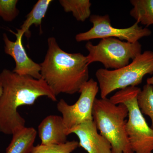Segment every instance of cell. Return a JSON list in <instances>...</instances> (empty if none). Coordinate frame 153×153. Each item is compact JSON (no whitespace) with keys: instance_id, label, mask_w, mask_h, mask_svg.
<instances>
[{"instance_id":"5b68a950","label":"cell","mask_w":153,"mask_h":153,"mask_svg":"<svg viewBox=\"0 0 153 153\" xmlns=\"http://www.w3.org/2000/svg\"><path fill=\"white\" fill-rule=\"evenodd\" d=\"M153 74V51H145L131 63L122 68L114 70L100 68L95 76L101 98H107L111 92L140 84L144 76Z\"/></svg>"},{"instance_id":"7c38bea8","label":"cell","mask_w":153,"mask_h":153,"mask_svg":"<svg viewBox=\"0 0 153 153\" xmlns=\"http://www.w3.org/2000/svg\"><path fill=\"white\" fill-rule=\"evenodd\" d=\"M37 132L33 127H25L12 134V140L6 149V153H31Z\"/></svg>"},{"instance_id":"ba28073f","label":"cell","mask_w":153,"mask_h":153,"mask_svg":"<svg viewBox=\"0 0 153 153\" xmlns=\"http://www.w3.org/2000/svg\"><path fill=\"white\" fill-rule=\"evenodd\" d=\"M99 90L98 82L91 78L81 88L79 99L74 104L69 105L63 99L57 102V109L62 114L67 129L93 120L92 111Z\"/></svg>"},{"instance_id":"ac0fdd59","label":"cell","mask_w":153,"mask_h":153,"mask_svg":"<svg viewBox=\"0 0 153 153\" xmlns=\"http://www.w3.org/2000/svg\"><path fill=\"white\" fill-rule=\"evenodd\" d=\"M18 0H0V18L4 21L11 22L19 13L16 6Z\"/></svg>"},{"instance_id":"ffe728a7","label":"cell","mask_w":153,"mask_h":153,"mask_svg":"<svg viewBox=\"0 0 153 153\" xmlns=\"http://www.w3.org/2000/svg\"><path fill=\"white\" fill-rule=\"evenodd\" d=\"M147 83L149 85H153V76L152 77L148 78L147 79L146 81Z\"/></svg>"},{"instance_id":"5bb4252c","label":"cell","mask_w":153,"mask_h":153,"mask_svg":"<svg viewBox=\"0 0 153 153\" xmlns=\"http://www.w3.org/2000/svg\"><path fill=\"white\" fill-rule=\"evenodd\" d=\"M132 9L130 15L146 27L153 25V0H131Z\"/></svg>"},{"instance_id":"9c48e42d","label":"cell","mask_w":153,"mask_h":153,"mask_svg":"<svg viewBox=\"0 0 153 153\" xmlns=\"http://www.w3.org/2000/svg\"><path fill=\"white\" fill-rule=\"evenodd\" d=\"M14 34L16 37L15 41H11L6 33L3 36L4 52L13 57L16 63L13 72L19 75L32 76L36 79H41V66L28 56L22 44L23 35L17 32Z\"/></svg>"},{"instance_id":"4fadbf2b","label":"cell","mask_w":153,"mask_h":153,"mask_svg":"<svg viewBox=\"0 0 153 153\" xmlns=\"http://www.w3.org/2000/svg\"><path fill=\"white\" fill-rule=\"evenodd\" d=\"M52 0H39L35 4L32 10L26 16V19L21 26L20 29H17V32L25 35L27 38L31 37L30 27L35 25L41 29V23L45 17Z\"/></svg>"},{"instance_id":"9a60e30c","label":"cell","mask_w":153,"mask_h":153,"mask_svg":"<svg viewBox=\"0 0 153 153\" xmlns=\"http://www.w3.org/2000/svg\"><path fill=\"white\" fill-rule=\"evenodd\" d=\"M66 13H71L77 21L85 22L91 16V3L89 0H60Z\"/></svg>"},{"instance_id":"2e32d148","label":"cell","mask_w":153,"mask_h":153,"mask_svg":"<svg viewBox=\"0 0 153 153\" xmlns=\"http://www.w3.org/2000/svg\"><path fill=\"white\" fill-rule=\"evenodd\" d=\"M138 105L142 113L147 115L152 121L153 129V86L147 83L141 90L137 98Z\"/></svg>"},{"instance_id":"e0dca14e","label":"cell","mask_w":153,"mask_h":153,"mask_svg":"<svg viewBox=\"0 0 153 153\" xmlns=\"http://www.w3.org/2000/svg\"><path fill=\"white\" fill-rule=\"evenodd\" d=\"M79 146L76 141H67L60 145H38L34 146L31 153H71Z\"/></svg>"},{"instance_id":"8992f818","label":"cell","mask_w":153,"mask_h":153,"mask_svg":"<svg viewBox=\"0 0 153 153\" xmlns=\"http://www.w3.org/2000/svg\"><path fill=\"white\" fill-rule=\"evenodd\" d=\"M85 47L88 52L86 56L88 65L100 62L105 69L122 68L142 52V45L139 41L131 43L113 38L101 39L97 45L88 41Z\"/></svg>"},{"instance_id":"6da1fadb","label":"cell","mask_w":153,"mask_h":153,"mask_svg":"<svg viewBox=\"0 0 153 153\" xmlns=\"http://www.w3.org/2000/svg\"><path fill=\"white\" fill-rule=\"evenodd\" d=\"M3 91L0 100V132L12 135L25 127V120L18 112L23 105H31L41 97L57 101L55 93L44 79L21 75L7 69L0 74Z\"/></svg>"},{"instance_id":"52a82bcc","label":"cell","mask_w":153,"mask_h":153,"mask_svg":"<svg viewBox=\"0 0 153 153\" xmlns=\"http://www.w3.org/2000/svg\"><path fill=\"white\" fill-rule=\"evenodd\" d=\"M90 21L93 25L92 27L87 32L77 34L75 37L76 42L113 38L135 43L141 38L150 36L152 34L151 30L140 26L137 22L129 27L115 28L111 25L110 18L108 15H91Z\"/></svg>"},{"instance_id":"3957f363","label":"cell","mask_w":153,"mask_h":153,"mask_svg":"<svg viewBox=\"0 0 153 153\" xmlns=\"http://www.w3.org/2000/svg\"><path fill=\"white\" fill-rule=\"evenodd\" d=\"M93 121L111 147L112 153H134L126 131L128 110L123 104H115L107 98L96 99L92 111Z\"/></svg>"},{"instance_id":"277c9868","label":"cell","mask_w":153,"mask_h":153,"mask_svg":"<svg viewBox=\"0 0 153 153\" xmlns=\"http://www.w3.org/2000/svg\"><path fill=\"white\" fill-rule=\"evenodd\" d=\"M141 90L137 86L126 88L117 91L109 99L114 104L125 105L128 110L126 131L134 153H153V129L138 105L137 98Z\"/></svg>"},{"instance_id":"30bf717a","label":"cell","mask_w":153,"mask_h":153,"mask_svg":"<svg viewBox=\"0 0 153 153\" xmlns=\"http://www.w3.org/2000/svg\"><path fill=\"white\" fill-rule=\"evenodd\" d=\"M94 121L80 124L67 129V136L74 134L79 140V146L88 153H112L111 145L100 134Z\"/></svg>"},{"instance_id":"d6986e66","label":"cell","mask_w":153,"mask_h":153,"mask_svg":"<svg viewBox=\"0 0 153 153\" xmlns=\"http://www.w3.org/2000/svg\"><path fill=\"white\" fill-rule=\"evenodd\" d=\"M3 91V87L2 82L1 79V77H0V100L2 95Z\"/></svg>"},{"instance_id":"7a4b0ae2","label":"cell","mask_w":153,"mask_h":153,"mask_svg":"<svg viewBox=\"0 0 153 153\" xmlns=\"http://www.w3.org/2000/svg\"><path fill=\"white\" fill-rule=\"evenodd\" d=\"M47 45V54L40 64L41 78L56 96L61 93H79L89 80V65L86 56L63 51L53 37L48 38Z\"/></svg>"},{"instance_id":"8fae6325","label":"cell","mask_w":153,"mask_h":153,"mask_svg":"<svg viewBox=\"0 0 153 153\" xmlns=\"http://www.w3.org/2000/svg\"><path fill=\"white\" fill-rule=\"evenodd\" d=\"M38 131L41 145H60L67 142L66 128L60 116L45 117L38 126Z\"/></svg>"}]
</instances>
